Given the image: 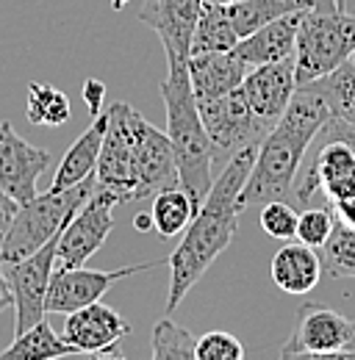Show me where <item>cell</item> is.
I'll use <instances>...</instances> for the list:
<instances>
[{"mask_svg":"<svg viewBox=\"0 0 355 360\" xmlns=\"http://www.w3.org/2000/svg\"><path fill=\"white\" fill-rule=\"evenodd\" d=\"M350 61H353V64H355V47H353V56H350Z\"/></svg>","mask_w":355,"mask_h":360,"instance_id":"obj_42","label":"cell"},{"mask_svg":"<svg viewBox=\"0 0 355 360\" xmlns=\"http://www.w3.org/2000/svg\"><path fill=\"white\" fill-rule=\"evenodd\" d=\"M94 175L84 178L67 188H50L17 205L14 219L3 236L0 244V261H20L34 255L50 238H56L64 225L73 219V214L87 202L94 191Z\"/></svg>","mask_w":355,"mask_h":360,"instance_id":"obj_5","label":"cell"},{"mask_svg":"<svg viewBox=\"0 0 355 360\" xmlns=\"http://www.w3.org/2000/svg\"><path fill=\"white\" fill-rule=\"evenodd\" d=\"M300 214L286 200H269L261 205V230L278 241H292L297 233Z\"/></svg>","mask_w":355,"mask_h":360,"instance_id":"obj_30","label":"cell"},{"mask_svg":"<svg viewBox=\"0 0 355 360\" xmlns=\"http://www.w3.org/2000/svg\"><path fill=\"white\" fill-rule=\"evenodd\" d=\"M353 17H355V14H353Z\"/></svg>","mask_w":355,"mask_h":360,"instance_id":"obj_43","label":"cell"},{"mask_svg":"<svg viewBox=\"0 0 355 360\" xmlns=\"http://www.w3.org/2000/svg\"><path fill=\"white\" fill-rule=\"evenodd\" d=\"M50 161L47 150L28 144L11 128V122H0V188L11 200L25 202L37 197V180Z\"/></svg>","mask_w":355,"mask_h":360,"instance_id":"obj_15","label":"cell"},{"mask_svg":"<svg viewBox=\"0 0 355 360\" xmlns=\"http://www.w3.org/2000/svg\"><path fill=\"white\" fill-rule=\"evenodd\" d=\"M161 100L167 108V136L173 141L178 164V178L180 186L186 188V194L192 197V202L200 208V202L206 200L208 188H211V141L203 128L200 111H197V100L189 84V72L186 64L167 67V78L161 81Z\"/></svg>","mask_w":355,"mask_h":360,"instance_id":"obj_3","label":"cell"},{"mask_svg":"<svg viewBox=\"0 0 355 360\" xmlns=\"http://www.w3.org/2000/svg\"><path fill=\"white\" fill-rule=\"evenodd\" d=\"M106 125H108V111H100L92 125L84 134L73 141V147L64 153L56 175H53V186L50 188H67L75 186L84 178L94 175L97 158H100V147H103V136H106Z\"/></svg>","mask_w":355,"mask_h":360,"instance_id":"obj_21","label":"cell"},{"mask_svg":"<svg viewBox=\"0 0 355 360\" xmlns=\"http://www.w3.org/2000/svg\"><path fill=\"white\" fill-rule=\"evenodd\" d=\"M316 3L319 0H236V3H228V14H230V22L242 39L275 17L306 11Z\"/></svg>","mask_w":355,"mask_h":360,"instance_id":"obj_24","label":"cell"},{"mask_svg":"<svg viewBox=\"0 0 355 360\" xmlns=\"http://www.w3.org/2000/svg\"><path fill=\"white\" fill-rule=\"evenodd\" d=\"M330 117L328 105L313 91L297 86L286 114L272 125L264 141L256 150V161L250 178L242 186L239 205L242 211L250 205H264L269 200H297L294 180L306 161L316 131Z\"/></svg>","mask_w":355,"mask_h":360,"instance_id":"obj_2","label":"cell"},{"mask_svg":"<svg viewBox=\"0 0 355 360\" xmlns=\"http://www.w3.org/2000/svg\"><path fill=\"white\" fill-rule=\"evenodd\" d=\"M333 208H336L339 222L355 227V194H353V197H347V200H342V202H336Z\"/></svg>","mask_w":355,"mask_h":360,"instance_id":"obj_35","label":"cell"},{"mask_svg":"<svg viewBox=\"0 0 355 360\" xmlns=\"http://www.w3.org/2000/svg\"><path fill=\"white\" fill-rule=\"evenodd\" d=\"M269 274H272V283L283 294H309L311 288H316L322 277V264L313 247L292 238L275 252Z\"/></svg>","mask_w":355,"mask_h":360,"instance_id":"obj_20","label":"cell"},{"mask_svg":"<svg viewBox=\"0 0 355 360\" xmlns=\"http://www.w3.org/2000/svg\"><path fill=\"white\" fill-rule=\"evenodd\" d=\"M128 141H131L133 200H147L164 188L180 186L170 136L161 134L133 108H128Z\"/></svg>","mask_w":355,"mask_h":360,"instance_id":"obj_8","label":"cell"},{"mask_svg":"<svg viewBox=\"0 0 355 360\" xmlns=\"http://www.w3.org/2000/svg\"><path fill=\"white\" fill-rule=\"evenodd\" d=\"M194 214H197V205L192 202V197L186 194L183 186L164 188V191H158L156 200H153V211H150V217H153V230H156L158 236H164V238L180 236V233L189 227Z\"/></svg>","mask_w":355,"mask_h":360,"instance_id":"obj_26","label":"cell"},{"mask_svg":"<svg viewBox=\"0 0 355 360\" xmlns=\"http://www.w3.org/2000/svg\"><path fill=\"white\" fill-rule=\"evenodd\" d=\"M167 264V258L147 261V264H131L114 271H97L87 266H56L50 274L47 297H44V311L47 314H73L78 308H87L92 302L103 300V294L123 277H131L136 271L156 269Z\"/></svg>","mask_w":355,"mask_h":360,"instance_id":"obj_12","label":"cell"},{"mask_svg":"<svg viewBox=\"0 0 355 360\" xmlns=\"http://www.w3.org/2000/svg\"><path fill=\"white\" fill-rule=\"evenodd\" d=\"M256 161V150L236 153L225 167L220 178L211 183L206 200L200 202L197 214L192 217L189 227L183 230V241L167 258L170 264V294H167V316L175 314L183 297L192 291V285L208 271V266L228 250L239 230V194L242 186L250 178Z\"/></svg>","mask_w":355,"mask_h":360,"instance_id":"obj_1","label":"cell"},{"mask_svg":"<svg viewBox=\"0 0 355 360\" xmlns=\"http://www.w3.org/2000/svg\"><path fill=\"white\" fill-rule=\"evenodd\" d=\"M131 333L125 319L114 308L103 305L100 300L87 308H78L67 314L64 321V338L81 352V355H103V358H123L120 341Z\"/></svg>","mask_w":355,"mask_h":360,"instance_id":"obj_14","label":"cell"},{"mask_svg":"<svg viewBox=\"0 0 355 360\" xmlns=\"http://www.w3.org/2000/svg\"><path fill=\"white\" fill-rule=\"evenodd\" d=\"M114 205H120L108 191L97 188L87 202L73 214V219L58 233L56 266H84L89 258L106 244L114 230Z\"/></svg>","mask_w":355,"mask_h":360,"instance_id":"obj_10","label":"cell"},{"mask_svg":"<svg viewBox=\"0 0 355 360\" xmlns=\"http://www.w3.org/2000/svg\"><path fill=\"white\" fill-rule=\"evenodd\" d=\"M239 42V34L230 22L228 6L206 3L200 6V17L192 34V53H211V50H233ZM189 53V56H192Z\"/></svg>","mask_w":355,"mask_h":360,"instance_id":"obj_25","label":"cell"},{"mask_svg":"<svg viewBox=\"0 0 355 360\" xmlns=\"http://www.w3.org/2000/svg\"><path fill=\"white\" fill-rule=\"evenodd\" d=\"M322 274L339 280V277H355V227L336 222L325 244L316 250Z\"/></svg>","mask_w":355,"mask_h":360,"instance_id":"obj_27","label":"cell"},{"mask_svg":"<svg viewBox=\"0 0 355 360\" xmlns=\"http://www.w3.org/2000/svg\"><path fill=\"white\" fill-rule=\"evenodd\" d=\"M56 244H58V236L50 238L28 258L0 261L8 291H11V305H14V335L25 333L28 327H34L47 316L44 297H47L50 274L56 269Z\"/></svg>","mask_w":355,"mask_h":360,"instance_id":"obj_9","label":"cell"},{"mask_svg":"<svg viewBox=\"0 0 355 360\" xmlns=\"http://www.w3.org/2000/svg\"><path fill=\"white\" fill-rule=\"evenodd\" d=\"M353 333L355 324L344 314L319 302H306L297 311L294 330L283 344L280 358H325V355L342 358Z\"/></svg>","mask_w":355,"mask_h":360,"instance_id":"obj_11","label":"cell"},{"mask_svg":"<svg viewBox=\"0 0 355 360\" xmlns=\"http://www.w3.org/2000/svg\"><path fill=\"white\" fill-rule=\"evenodd\" d=\"M355 17L336 0H319L300 14L294 39V78L297 86L311 84L353 56Z\"/></svg>","mask_w":355,"mask_h":360,"instance_id":"obj_4","label":"cell"},{"mask_svg":"<svg viewBox=\"0 0 355 360\" xmlns=\"http://www.w3.org/2000/svg\"><path fill=\"white\" fill-rule=\"evenodd\" d=\"M17 200H11L3 188H0V244H3V236H6V230L11 225V219H14V211H17Z\"/></svg>","mask_w":355,"mask_h":360,"instance_id":"obj_34","label":"cell"},{"mask_svg":"<svg viewBox=\"0 0 355 360\" xmlns=\"http://www.w3.org/2000/svg\"><path fill=\"white\" fill-rule=\"evenodd\" d=\"M133 227H136L139 233L153 230V217H150V214H136V217H133Z\"/></svg>","mask_w":355,"mask_h":360,"instance_id":"obj_37","label":"cell"},{"mask_svg":"<svg viewBox=\"0 0 355 360\" xmlns=\"http://www.w3.org/2000/svg\"><path fill=\"white\" fill-rule=\"evenodd\" d=\"M247 64L236 56V50H211V53H192L186 61L189 84L194 100H214L228 91H236L247 75Z\"/></svg>","mask_w":355,"mask_h":360,"instance_id":"obj_18","label":"cell"},{"mask_svg":"<svg viewBox=\"0 0 355 360\" xmlns=\"http://www.w3.org/2000/svg\"><path fill=\"white\" fill-rule=\"evenodd\" d=\"M197 111L211 141V155L222 164H228L242 150H259L264 136L272 131L266 120L250 111L239 89L214 100H197Z\"/></svg>","mask_w":355,"mask_h":360,"instance_id":"obj_6","label":"cell"},{"mask_svg":"<svg viewBox=\"0 0 355 360\" xmlns=\"http://www.w3.org/2000/svg\"><path fill=\"white\" fill-rule=\"evenodd\" d=\"M28 122L31 125H47V128H58L70 120L73 105L70 97L61 89L50 86V84H28V105H25Z\"/></svg>","mask_w":355,"mask_h":360,"instance_id":"obj_28","label":"cell"},{"mask_svg":"<svg viewBox=\"0 0 355 360\" xmlns=\"http://www.w3.org/2000/svg\"><path fill=\"white\" fill-rule=\"evenodd\" d=\"M206 3H222V6H228V3H236V0H206Z\"/></svg>","mask_w":355,"mask_h":360,"instance_id":"obj_40","label":"cell"},{"mask_svg":"<svg viewBox=\"0 0 355 360\" xmlns=\"http://www.w3.org/2000/svg\"><path fill=\"white\" fill-rule=\"evenodd\" d=\"M150 344H153V360H197L194 358L197 338L175 324L170 316L156 321Z\"/></svg>","mask_w":355,"mask_h":360,"instance_id":"obj_29","label":"cell"},{"mask_svg":"<svg viewBox=\"0 0 355 360\" xmlns=\"http://www.w3.org/2000/svg\"><path fill=\"white\" fill-rule=\"evenodd\" d=\"M336 3H339V6H342V8H344V6H347V0H336Z\"/></svg>","mask_w":355,"mask_h":360,"instance_id":"obj_41","label":"cell"},{"mask_svg":"<svg viewBox=\"0 0 355 360\" xmlns=\"http://www.w3.org/2000/svg\"><path fill=\"white\" fill-rule=\"evenodd\" d=\"M303 89L313 91L330 111V117H342L347 122H355V64L347 58L333 72L303 84Z\"/></svg>","mask_w":355,"mask_h":360,"instance_id":"obj_23","label":"cell"},{"mask_svg":"<svg viewBox=\"0 0 355 360\" xmlns=\"http://www.w3.org/2000/svg\"><path fill=\"white\" fill-rule=\"evenodd\" d=\"M333 225H336V219H333V214H330L328 208H306V211L300 214V219H297V233H294V238L303 241V244H309V247H313V250H319V247L325 244V238L330 236Z\"/></svg>","mask_w":355,"mask_h":360,"instance_id":"obj_32","label":"cell"},{"mask_svg":"<svg viewBox=\"0 0 355 360\" xmlns=\"http://www.w3.org/2000/svg\"><path fill=\"white\" fill-rule=\"evenodd\" d=\"M111 6H114V8H125V6H128V0H111Z\"/></svg>","mask_w":355,"mask_h":360,"instance_id":"obj_39","label":"cell"},{"mask_svg":"<svg viewBox=\"0 0 355 360\" xmlns=\"http://www.w3.org/2000/svg\"><path fill=\"white\" fill-rule=\"evenodd\" d=\"M239 91L256 117L275 125L286 114V108L297 91L294 58H280V61H269V64H259V67L247 70Z\"/></svg>","mask_w":355,"mask_h":360,"instance_id":"obj_17","label":"cell"},{"mask_svg":"<svg viewBox=\"0 0 355 360\" xmlns=\"http://www.w3.org/2000/svg\"><path fill=\"white\" fill-rule=\"evenodd\" d=\"M103 97H106V86H103V81H97V78H87V84H84V103H87L89 114L92 117H97L100 111H103Z\"/></svg>","mask_w":355,"mask_h":360,"instance_id":"obj_33","label":"cell"},{"mask_svg":"<svg viewBox=\"0 0 355 360\" xmlns=\"http://www.w3.org/2000/svg\"><path fill=\"white\" fill-rule=\"evenodd\" d=\"M309 161H303L306 167H300L303 172H297L294 180V194L297 202H311L313 191L319 188L328 202H342L355 194V150L336 139V136L316 131L311 141Z\"/></svg>","mask_w":355,"mask_h":360,"instance_id":"obj_7","label":"cell"},{"mask_svg":"<svg viewBox=\"0 0 355 360\" xmlns=\"http://www.w3.org/2000/svg\"><path fill=\"white\" fill-rule=\"evenodd\" d=\"M11 305V291H8V283H6V274H3V266H0V311Z\"/></svg>","mask_w":355,"mask_h":360,"instance_id":"obj_36","label":"cell"},{"mask_svg":"<svg viewBox=\"0 0 355 360\" xmlns=\"http://www.w3.org/2000/svg\"><path fill=\"white\" fill-rule=\"evenodd\" d=\"M300 14H283L264 22L261 28H256L253 34L242 37L236 42V56L247 64V67H259L269 61H280V58H292L294 56V39H297V25H300Z\"/></svg>","mask_w":355,"mask_h":360,"instance_id":"obj_19","label":"cell"},{"mask_svg":"<svg viewBox=\"0 0 355 360\" xmlns=\"http://www.w3.org/2000/svg\"><path fill=\"white\" fill-rule=\"evenodd\" d=\"M350 355H355V333H353V338H350V344H347V349L342 352V358H350Z\"/></svg>","mask_w":355,"mask_h":360,"instance_id":"obj_38","label":"cell"},{"mask_svg":"<svg viewBox=\"0 0 355 360\" xmlns=\"http://www.w3.org/2000/svg\"><path fill=\"white\" fill-rule=\"evenodd\" d=\"M203 0H144L139 8V20L153 28L167 53V67L189 61L192 34L200 17Z\"/></svg>","mask_w":355,"mask_h":360,"instance_id":"obj_16","label":"cell"},{"mask_svg":"<svg viewBox=\"0 0 355 360\" xmlns=\"http://www.w3.org/2000/svg\"><path fill=\"white\" fill-rule=\"evenodd\" d=\"M128 103H111L108 125L103 136L100 158L94 167L97 188L108 191L117 202L133 200V175H131V141H128Z\"/></svg>","mask_w":355,"mask_h":360,"instance_id":"obj_13","label":"cell"},{"mask_svg":"<svg viewBox=\"0 0 355 360\" xmlns=\"http://www.w3.org/2000/svg\"><path fill=\"white\" fill-rule=\"evenodd\" d=\"M64 355H81V352L67 338H58L44 316L42 321L28 327L25 333L14 335L11 347L0 352V360H50L64 358Z\"/></svg>","mask_w":355,"mask_h":360,"instance_id":"obj_22","label":"cell"},{"mask_svg":"<svg viewBox=\"0 0 355 360\" xmlns=\"http://www.w3.org/2000/svg\"><path fill=\"white\" fill-rule=\"evenodd\" d=\"M194 358L197 360H242L244 358V347L236 335L230 333H206L197 338V349H194Z\"/></svg>","mask_w":355,"mask_h":360,"instance_id":"obj_31","label":"cell"}]
</instances>
